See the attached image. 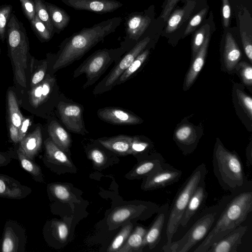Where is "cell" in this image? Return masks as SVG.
Wrapping results in <instances>:
<instances>
[{
	"mask_svg": "<svg viewBox=\"0 0 252 252\" xmlns=\"http://www.w3.org/2000/svg\"><path fill=\"white\" fill-rule=\"evenodd\" d=\"M131 140L132 137L126 135L98 139V142L106 149L121 156L131 154Z\"/></svg>",
	"mask_w": 252,
	"mask_h": 252,
	"instance_id": "24",
	"label": "cell"
},
{
	"mask_svg": "<svg viewBox=\"0 0 252 252\" xmlns=\"http://www.w3.org/2000/svg\"><path fill=\"white\" fill-rule=\"evenodd\" d=\"M44 145L45 153L43 160L47 166L51 169L57 165L73 167L72 163L64 152L58 147L50 138L45 141Z\"/></svg>",
	"mask_w": 252,
	"mask_h": 252,
	"instance_id": "21",
	"label": "cell"
},
{
	"mask_svg": "<svg viewBox=\"0 0 252 252\" xmlns=\"http://www.w3.org/2000/svg\"><path fill=\"white\" fill-rule=\"evenodd\" d=\"M9 134L11 141L15 144L19 143V129L10 123L9 125Z\"/></svg>",
	"mask_w": 252,
	"mask_h": 252,
	"instance_id": "51",
	"label": "cell"
},
{
	"mask_svg": "<svg viewBox=\"0 0 252 252\" xmlns=\"http://www.w3.org/2000/svg\"><path fill=\"white\" fill-rule=\"evenodd\" d=\"M247 149L246 151V157L248 164L249 166H251L252 164V146L250 145Z\"/></svg>",
	"mask_w": 252,
	"mask_h": 252,
	"instance_id": "54",
	"label": "cell"
},
{
	"mask_svg": "<svg viewBox=\"0 0 252 252\" xmlns=\"http://www.w3.org/2000/svg\"><path fill=\"white\" fill-rule=\"evenodd\" d=\"M122 18L115 17L90 28H84L66 38L61 44L53 66L57 71L80 59L87 52L108 35L116 32Z\"/></svg>",
	"mask_w": 252,
	"mask_h": 252,
	"instance_id": "1",
	"label": "cell"
},
{
	"mask_svg": "<svg viewBox=\"0 0 252 252\" xmlns=\"http://www.w3.org/2000/svg\"><path fill=\"white\" fill-rule=\"evenodd\" d=\"M13 158L12 154L0 151V167L8 165Z\"/></svg>",
	"mask_w": 252,
	"mask_h": 252,
	"instance_id": "53",
	"label": "cell"
},
{
	"mask_svg": "<svg viewBox=\"0 0 252 252\" xmlns=\"http://www.w3.org/2000/svg\"><path fill=\"white\" fill-rule=\"evenodd\" d=\"M149 54V50L147 49L143 50L133 61L129 66L120 76L114 84V87L121 85L127 80L140 68L143 63L146 60Z\"/></svg>",
	"mask_w": 252,
	"mask_h": 252,
	"instance_id": "34",
	"label": "cell"
},
{
	"mask_svg": "<svg viewBox=\"0 0 252 252\" xmlns=\"http://www.w3.org/2000/svg\"><path fill=\"white\" fill-rule=\"evenodd\" d=\"M35 5L36 15L38 18L44 24L52 36L55 32L50 15L44 1L43 0H33Z\"/></svg>",
	"mask_w": 252,
	"mask_h": 252,
	"instance_id": "37",
	"label": "cell"
},
{
	"mask_svg": "<svg viewBox=\"0 0 252 252\" xmlns=\"http://www.w3.org/2000/svg\"><path fill=\"white\" fill-rule=\"evenodd\" d=\"M237 94L242 106L247 113L248 115L252 120V99L241 91L237 90Z\"/></svg>",
	"mask_w": 252,
	"mask_h": 252,
	"instance_id": "46",
	"label": "cell"
},
{
	"mask_svg": "<svg viewBox=\"0 0 252 252\" xmlns=\"http://www.w3.org/2000/svg\"><path fill=\"white\" fill-rule=\"evenodd\" d=\"M223 58L228 70L233 69L241 58V52L232 34L229 32L225 37Z\"/></svg>",
	"mask_w": 252,
	"mask_h": 252,
	"instance_id": "26",
	"label": "cell"
},
{
	"mask_svg": "<svg viewBox=\"0 0 252 252\" xmlns=\"http://www.w3.org/2000/svg\"><path fill=\"white\" fill-rule=\"evenodd\" d=\"M30 121L28 119L24 118L22 124L19 128V142L26 135V132L30 126Z\"/></svg>",
	"mask_w": 252,
	"mask_h": 252,
	"instance_id": "52",
	"label": "cell"
},
{
	"mask_svg": "<svg viewBox=\"0 0 252 252\" xmlns=\"http://www.w3.org/2000/svg\"><path fill=\"white\" fill-rule=\"evenodd\" d=\"M160 208L158 204L147 201H141L136 204L125 205L116 208L109 215V225L119 226L134 218L146 219L157 214Z\"/></svg>",
	"mask_w": 252,
	"mask_h": 252,
	"instance_id": "9",
	"label": "cell"
},
{
	"mask_svg": "<svg viewBox=\"0 0 252 252\" xmlns=\"http://www.w3.org/2000/svg\"><path fill=\"white\" fill-rule=\"evenodd\" d=\"M97 115L102 121L113 125H134L142 122V120L137 116L119 107L100 108L97 110Z\"/></svg>",
	"mask_w": 252,
	"mask_h": 252,
	"instance_id": "15",
	"label": "cell"
},
{
	"mask_svg": "<svg viewBox=\"0 0 252 252\" xmlns=\"http://www.w3.org/2000/svg\"><path fill=\"white\" fill-rule=\"evenodd\" d=\"M209 40V32L206 34L202 45L194 57L192 64L187 75L184 87L185 90L190 88L203 66Z\"/></svg>",
	"mask_w": 252,
	"mask_h": 252,
	"instance_id": "25",
	"label": "cell"
},
{
	"mask_svg": "<svg viewBox=\"0 0 252 252\" xmlns=\"http://www.w3.org/2000/svg\"><path fill=\"white\" fill-rule=\"evenodd\" d=\"M32 192L31 188L24 185L14 178L0 174V197L22 199Z\"/></svg>",
	"mask_w": 252,
	"mask_h": 252,
	"instance_id": "17",
	"label": "cell"
},
{
	"mask_svg": "<svg viewBox=\"0 0 252 252\" xmlns=\"http://www.w3.org/2000/svg\"><path fill=\"white\" fill-rule=\"evenodd\" d=\"M252 210V189L233 194L210 231L193 252H207L213 244L240 226Z\"/></svg>",
	"mask_w": 252,
	"mask_h": 252,
	"instance_id": "2",
	"label": "cell"
},
{
	"mask_svg": "<svg viewBox=\"0 0 252 252\" xmlns=\"http://www.w3.org/2000/svg\"><path fill=\"white\" fill-rule=\"evenodd\" d=\"M150 143L138 136L132 137L130 146L131 154L139 158V161L148 156Z\"/></svg>",
	"mask_w": 252,
	"mask_h": 252,
	"instance_id": "36",
	"label": "cell"
},
{
	"mask_svg": "<svg viewBox=\"0 0 252 252\" xmlns=\"http://www.w3.org/2000/svg\"><path fill=\"white\" fill-rule=\"evenodd\" d=\"M20 150L24 155L34 159L41 150L42 137L41 128L37 126L32 132L26 135L19 142Z\"/></svg>",
	"mask_w": 252,
	"mask_h": 252,
	"instance_id": "23",
	"label": "cell"
},
{
	"mask_svg": "<svg viewBox=\"0 0 252 252\" xmlns=\"http://www.w3.org/2000/svg\"><path fill=\"white\" fill-rule=\"evenodd\" d=\"M206 13L207 9L204 8L191 19L185 30V35L190 33L195 29L201 22Z\"/></svg>",
	"mask_w": 252,
	"mask_h": 252,
	"instance_id": "44",
	"label": "cell"
},
{
	"mask_svg": "<svg viewBox=\"0 0 252 252\" xmlns=\"http://www.w3.org/2000/svg\"><path fill=\"white\" fill-rule=\"evenodd\" d=\"M185 13L183 9H177L170 16L167 21L166 32L171 33L177 29L180 25Z\"/></svg>",
	"mask_w": 252,
	"mask_h": 252,
	"instance_id": "40",
	"label": "cell"
},
{
	"mask_svg": "<svg viewBox=\"0 0 252 252\" xmlns=\"http://www.w3.org/2000/svg\"><path fill=\"white\" fill-rule=\"evenodd\" d=\"M164 162L160 154L148 156L140 160L126 177L130 179H144L159 168Z\"/></svg>",
	"mask_w": 252,
	"mask_h": 252,
	"instance_id": "20",
	"label": "cell"
},
{
	"mask_svg": "<svg viewBox=\"0 0 252 252\" xmlns=\"http://www.w3.org/2000/svg\"><path fill=\"white\" fill-rule=\"evenodd\" d=\"M7 104L10 122L19 129L24 117L20 111L15 95L11 90L8 92Z\"/></svg>",
	"mask_w": 252,
	"mask_h": 252,
	"instance_id": "33",
	"label": "cell"
},
{
	"mask_svg": "<svg viewBox=\"0 0 252 252\" xmlns=\"http://www.w3.org/2000/svg\"><path fill=\"white\" fill-rule=\"evenodd\" d=\"M8 52L14 67L17 83L26 87V70L29 54V42L25 28L16 16L12 13L6 30Z\"/></svg>",
	"mask_w": 252,
	"mask_h": 252,
	"instance_id": "4",
	"label": "cell"
},
{
	"mask_svg": "<svg viewBox=\"0 0 252 252\" xmlns=\"http://www.w3.org/2000/svg\"><path fill=\"white\" fill-rule=\"evenodd\" d=\"M89 157L94 164L98 167L103 165L106 161L104 153L98 148H93L89 152Z\"/></svg>",
	"mask_w": 252,
	"mask_h": 252,
	"instance_id": "45",
	"label": "cell"
},
{
	"mask_svg": "<svg viewBox=\"0 0 252 252\" xmlns=\"http://www.w3.org/2000/svg\"><path fill=\"white\" fill-rule=\"evenodd\" d=\"M55 82V78L47 74L40 83L31 88L29 100L32 107L36 108L48 99Z\"/></svg>",
	"mask_w": 252,
	"mask_h": 252,
	"instance_id": "22",
	"label": "cell"
},
{
	"mask_svg": "<svg viewBox=\"0 0 252 252\" xmlns=\"http://www.w3.org/2000/svg\"><path fill=\"white\" fill-rule=\"evenodd\" d=\"M238 67L243 82L247 85L251 86L252 84L251 65L246 62H241L239 64Z\"/></svg>",
	"mask_w": 252,
	"mask_h": 252,
	"instance_id": "43",
	"label": "cell"
},
{
	"mask_svg": "<svg viewBox=\"0 0 252 252\" xmlns=\"http://www.w3.org/2000/svg\"><path fill=\"white\" fill-rule=\"evenodd\" d=\"M169 205L164 204L160 206L157 215L147 231L143 240V246H148L150 250L155 248L161 238L162 231L168 215Z\"/></svg>",
	"mask_w": 252,
	"mask_h": 252,
	"instance_id": "16",
	"label": "cell"
},
{
	"mask_svg": "<svg viewBox=\"0 0 252 252\" xmlns=\"http://www.w3.org/2000/svg\"><path fill=\"white\" fill-rule=\"evenodd\" d=\"M31 28L38 38L42 42L48 41L53 37L44 24L36 15L30 21Z\"/></svg>",
	"mask_w": 252,
	"mask_h": 252,
	"instance_id": "38",
	"label": "cell"
},
{
	"mask_svg": "<svg viewBox=\"0 0 252 252\" xmlns=\"http://www.w3.org/2000/svg\"><path fill=\"white\" fill-rule=\"evenodd\" d=\"M47 191L50 196L62 202H69L74 198L69 187L63 184H50L48 185Z\"/></svg>",
	"mask_w": 252,
	"mask_h": 252,
	"instance_id": "32",
	"label": "cell"
},
{
	"mask_svg": "<svg viewBox=\"0 0 252 252\" xmlns=\"http://www.w3.org/2000/svg\"><path fill=\"white\" fill-rule=\"evenodd\" d=\"M147 231V229L143 226H136L118 252H142L143 240Z\"/></svg>",
	"mask_w": 252,
	"mask_h": 252,
	"instance_id": "29",
	"label": "cell"
},
{
	"mask_svg": "<svg viewBox=\"0 0 252 252\" xmlns=\"http://www.w3.org/2000/svg\"><path fill=\"white\" fill-rule=\"evenodd\" d=\"M208 196L205 180L202 181L194 190L180 220V225L186 227L190 219L204 204Z\"/></svg>",
	"mask_w": 252,
	"mask_h": 252,
	"instance_id": "18",
	"label": "cell"
},
{
	"mask_svg": "<svg viewBox=\"0 0 252 252\" xmlns=\"http://www.w3.org/2000/svg\"><path fill=\"white\" fill-rule=\"evenodd\" d=\"M44 235L50 234L51 237L58 241L65 242L68 236V228L63 222L52 220L48 222L43 230Z\"/></svg>",
	"mask_w": 252,
	"mask_h": 252,
	"instance_id": "31",
	"label": "cell"
},
{
	"mask_svg": "<svg viewBox=\"0 0 252 252\" xmlns=\"http://www.w3.org/2000/svg\"><path fill=\"white\" fill-rule=\"evenodd\" d=\"M205 26L199 29L194 34L192 41V57L194 58L205 38Z\"/></svg>",
	"mask_w": 252,
	"mask_h": 252,
	"instance_id": "41",
	"label": "cell"
},
{
	"mask_svg": "<svg viewBox=\"0 0 252 252\" xmlns=\"http://www.w3.org/2000/svg\"><path fill=\"white\" fill-rule=\"evenodd\" d=\"M58 109L62 122L68 129L82 135L88 132L84 126L83 108L81 105L61 101Z\"/></svg>",
	"mask_w": 252,
	"mask_h": 252,
	"instance_id": "13",
	"label": "cell"
},
{
	"mask_svg": "<svg viewBox=\"0 0 252 252\" xmlns=\"http://www.w3.org/2000/svg\"><path fill=\"white\" fill-rule=\"evenodd\" d=\"M232 196H223L218 204L208 209L181 239L176 241H172L170 243L165 244L162 247V251L165 252L189 251L206 236Z\"/></svg>",
	"mask_w": 252,
	"mask_h": 252,
	"instance_id": "5",
	"label": "cell"
},
{
	"mask_svg": "<svg viewBox=\"0 0 252 252\" xmlns=\"http://www.w3.org/2000/svg\"><path fill=\"white\" fill-rule=\"evenodd\" d=\"M48 132L53 142L64 152L67 153L71 145L69 134L57 121H52L48 126Z\"/></svg>",
	"mask_w": 252,
	"mask_h": 252,
	"instance_id": "27",
	"label": "cell"
},
{
	"mask_svg": "<svg viewBox=\"0 0 252 252\" xmlns=\"http://www.w3.org/2000/svg\"><path fill=\"white\" fill-rule=\"evenodd\" d=\"M65 5L77 10H86L98 14L112 12L123 4L116 0H61Z\"/></svg>",
	"mask_w": 252,
	"mask_h": 252,
	"instance_id": "14",
	"label": "cell"
},
{
	"mask_svg": "<svg viewBox=\"0 0 252 252\" xmlns=\"http://www.w3.org/2000/svg\"><path fill=\"white\" fill-rule=\"evenodd\" d=\"M222 15L223 25L227 28L229 26L231 11L229 2L228 0H222Z\"/></svg>",
	"mask_w": 252,
	"mask_h": 252,
	"instance_id": "49",
	"label": "cell"
},
{
	"mask_svg": "<svg viewBox=\"0 0 252 252\" xmlns=\"http://www.w3.org/2000/svg\"><path fill=\"white\" fill-rule=\"evenodd\" d=\"M27 241L25 228L16 220H7L4 226L0 252H25Z\"/></svg>",
	"mask_w": 252,
	"mask_h": 252,
	"instance_id": "10",
	"label": "cell"
},
{
	"mask_svg": "<svg viewBox=\"0 0 252 252\" xmlns=\"http://www.w3.org/2000/svg\"><path fill=\"white\" fill-rule=\"evenodd\" d=\"M53 24L55 33H60L69 24L70 16L63 8L44 1Z\"/></svg>",
	"mask_w": 252,
	"mask_h": 252,
	"instance_id": "28",
	"label": "cell"
},
{
	"mask_svg": "<svg viewBox=\"0 0 252 252\" xmlns=\"http://www.w3.org/2000/svg\"><path fill=\"white\" fill-rule=\"evenodd\" d=\"M150 41L149 36L138 41L127 51L116 63L112 70L94 88L93 94L97 95L110 91L120 76L129 66L136 58L146 48Z\"/></svg>",
	"mask_w": 252,
	"mask_h": 252,
	"instance_id": "8",
	"label": "cell"
},
{
	"mask_svg": "<svg viewBox=\"0 0 252 252\" xmlns=\"http://www.w3.org/2000/svg\"><path fill=\"white\" fill-rule=\"evenodd\" d=\"M182 171L165 162L150 175L143 179L141 189L153 190L170 186L179 180Z\"/></svg>",
	"mask_w": 252,
	"mask_h": 252,
	"instance_id": "11",
	"label": "cell"
},
{
	"mask_svg": "<svg viewBox=\"0 0 252 252\" xmlns=\"http://www.w3.org/2000/svg\"><path fill=\"white\" fill-rule=\"evenodd\" d=\"M242 44L245 53L251 62H252V39L246 32L241 34Z\"/></svg>",
	"mask_w": 252,
	"mask_h": 252,
	"instance_id": "48",
	"label": "cell"
},
{
	"mask_svg": "<svg viewBox=\"0 0 252 252\" xmlns=\"http://www.w3.org/2000/svg\"><path fill=\"white\" fill-rule=\"evenodd\" d=\"M47 68V62L44 61L32 75L31 80V88L36 86L44 79Z\"/></svg>",
	"mask_w": 252,
	"mask_h": 252,
	"instance_id": "47",
	"label": "cell"
},
{
	"mask_svg": "<svg viewBox=\"0 0 252 252\" xmlns=\"http://www.w3.org/2000/svg\"><path fill=\"white\" fill-rule=\"evenodd\" d=\"M16 158L21 167L26 171L36 182L43 183L44 176L39 165L32 159L24 155L18 149L16 151Z\"/></svg>",
	"mask_w": 252,
	"mask_h": 252,
	"instance_id": "30",
	"label": "cell"
},
{
	"mask_svg": "<svg viewBox=\"0 0 252 252\" xmlns=\"http://www.w3.org/2000/svg\"><path fill=\"white\" fill-rule=\"evenodd\" d=\"M179 0H168L166 5L163 11V13L162 15V18H163L164 21L167 20L169 14L171 12L173 7L176 5V3Z\"/></svg>",
	"mask_w": 252,
	"mask_h": 252,
	"instance_id": "50",
	"label": "cell"
},
{
	"mask_svg": "<svg viewBox=\"0 0 252 252\" xmlns=\"http://www.w3.org/2000/svg\"><path fill=\"white\" fill-rule=\"evenodd\" d=\"M130 49L121 43L116 48L99 49L87 58L73 72V77L85 74L87 78L83 89L94 84L114 62L116 63Z\"/></svg>",
	"mask_w": 252,
	"mask_h": 252,
	"instance_id": "7",
	"label": "cell"
},
{
	"mask_svg": "<svg viewBox=\"0 0 252 252\" xmlns=\"http://www.w3.org/2000/svg\"><path fill=\"white\" fill-rule=\"evenodd\" d=\"M247 229L246 226H239L213 244L207 252H236Z\"/></svg>",
	"mask_w": 252,
	"mask_h": 252,
	"instance_id": "19",
	"label": "cell"
},
{
	"mask_svg": "<svg viewBox=\"0 0 252 252\" xmlns=\"http://www.w3.org/2000/svg\"><path fill=\"white\" fill-rule=\"evenodd\" d=\"M12 9V6L10 4H4L0 6V39L2 41L6 38V26Z\"/></svg>",
	"mask_w": 252,
	"mask_h": 252,
	"instance_id": "39",
	"label": "cell"
},
{
	"mask_svg": "<svg viewBox=\"0 0 252 252\" xmlns=\"http://www.w3.org/2000/svg\"><path fill=\"white\" fill-rule=\"evenodd\" d=\"M23 12L30 22L36 15L35 5L33 0H20Z\"/></svg>",
	"mask_w": 252,
	"mask_h": 252,
	"instance_id": "42",
	"label": "cell"
},
{
	"mask_svg": "<svg viewBox=\"0 0 252 252\" xmlns=\"http://www.w3.org/2000/svg\"><path fill=\"white\" fill-rule=\"evenodd\" d=\"M207 172L206 165L202 163L195 168L179 189L169 208L166 229L167 242L165 244L172 242L192 194L199 184L205 179Z\"/></svg>",
	"mask_w": 252,
	"mask_h": 252,
	"instance_id": "6",
	"label": "cell"
},
{
	"mask_svg": "<svg viewBox=\"0 0 252 252\" xmlns=\"http://www.w3.org/2000/svg\"><path fill=\"white\" fill-rule=\"evenodd\" d=\"M133 229L132 223L129 222L125 225L115 237L107 250L108 252H118L123 246Z\"/></svg>",
	"mask_w": 252,
	"mask_h": 252,
	"instance_id": "35",
	"label": "cell"
},
{
	"mask_svg": "<svg viewBox=\"0 0 252 252\" xmlns=\"http://www.w3.org/2000/svg\"><path fill=\"white\" fill-rule=\"evenodd\" d=\"M212 163L214 174L223 189L232 194L252 189L240 158L235 152L226 149L219 139L215 146Z\"/></svg>",
	"mask_w": 252,
	"mask_h": 252,
	"instance_id": "3",
	"label": "cell"
},
{
	"mask_svg": "<svg viewBox=\"0 0 252 252\" xmlns=\"http://www.w3.org/2000/svg\"><path fill=\"white\" fill-rule=\"evenodd\" d=\"M151 22L149 15L139 12H132L126 17V36L121 43L131 49L139 41Z\"/></svg>",
	"mask_w": 252,
	"mask_h": 252,
	"instance_id": "12",
	"label": "cell"
}]
</instances>
